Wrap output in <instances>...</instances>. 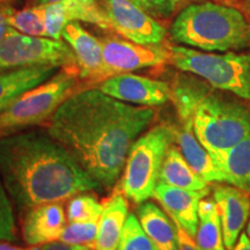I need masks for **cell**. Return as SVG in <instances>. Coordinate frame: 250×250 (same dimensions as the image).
Listing matches in <instances>:
<instances>
[{"instance_id":"obj_1","label":"cell","mask_w":250,"mask_h":250,"mask_svg":"<svg viewBox=\"0 0 250 250\" xmlns=\"http://www.w3.org/2000/svg\"><path fill=\"white\" fill-rule=\"evenodd\" d=\"M151 107L127 104L99 88L77 90L49 118L46 131L103 188L116 183L132 144L152 121Z\"/></svg>"},{"instance_id":"obj_2","label":"cell","mask_w":250,"mask_h":250,"mask_svg":"<svg viewBox=\"0 0 250 250\" xmlns=\"http://www.w3.org/2000/svg\"><path fill=\"white\" fill-rule=\"evenodd\" d=\"M0 177L21 214L102 188L48 131L0 138Z\"/></svg>"},{"instance_id":"obj_3","label":"cell","mask_w":250,"mask_h":250,"mask_svg":"<svg viewBox=\"0 0 250 250\" xmlns=\"http://www.w3.org/2000/svg\"><path fill=\"white\" fill-rule=\"evenodd\" d=\"M171 90L180 118H191L197 139L212 158L250 134V110L241 103L223 98L204 83L188 76H179Z\"/></svg>"},{"instance_id":"obj_4","label":"cell","mask_w":250,"mask_h":250,"mask_svg":"<svg viewBox=\"0 0 250 250\" xmlns=\"http://www.w3.org/2000/svg\"><path fill=\"white\" fill-rule=\"evenodd\" d=\"M170 36L174 42L203 51H239L250 48V22L234 7L197 2L177 14Z\"/></svg>"},{"instance_id":"obj_5","label":"cell","mask_w":250,"mask_h":250,"mask_svg":"<svg viewBox=\"0 0 250 250\" xmlns=\"http://www.w3.org/2000/svg\"><path fill=\"white\" fill-rule=\"evenodd\" d=\"M170 62L179 70L204 79L215 89L250 100V52H202L170 45Z\"/></svg>"},{"instance_id":"obj_6","label":"cell","mask_w":250,"mask_h":250,"mask_svg":"<svg viewBox=\"0 0 250 250\" xmlns=\"http://www.w3.org/2000/svg\"><path fill=\"white\" fill-rule=\"evenodd\" d=\"M79 73L61 68L42 85L28 90L0 112V138L35 126L55 114L78 89Z\"/></svg>"},{"instance_id":"obj_7","label":"cell","mask_w":250,"mask_h":250,"mask_svg":"<svg viewBox=\"0 0 250 250\" xmlns=\"http://www.w3.org/2000/svg\"><path fill=\"white\" fill-rule=\"evenodd\" d=\"M174 142V129L156 125L131 146L122 175L120 190L124 197L140 204L154 196L162 162Z\"/></svg>"},{"instance_id":"obj_8","label":"cell","mask_w":250,"mask_h":250,"mask_svg":"<svg viewBox=\"0 0 250 250\" xmlns=\"http://www.w3.org/2000/svg\"><path fill=\"white\" fill-rule=\"evenodd\" d=\"M35 66H56L79 73L76 55L64 40L24 35L9 27L0 44L1 71Z\"/></svg>"},{"instance_id":"obj_9","label":"cell","mask_w":250,"mask_h":250,"mask_svg":"<svg viewBox=\"0 0 250 250\" xmlns=\"http://www.w3.org/2000/svg\"><path fill=\"white\" fill-rule=\"evenodd\" d=\"M102 42L103 66L101 83L108 78L146 67L170 62L169 46L144 45L121 39H104Z\"/></svg>"},{"instance_id":"obj_10","label":"cell","mask_w":250,"mask_h":250,"mask_svg":"<svg viewBox=\"0 0 250 250\" xmlns=\"http://www.w3.org/2000/svg\"><path fill=\"white\" fill-rule=\"evenodd\" d=\"M110 29L131 42L149 45L164 42L167 30L132 0H103Z\"/></svg>"},{"instance_id":"obj_11","label":"cell","mask_w":250,"mask_h":250,"mask_svg":"<svg viewBox=\"0 0 250 250\" xmlns=\"http://www.w3.org/2000/svg\"><path fill=\"white\" fill-rule=\"evenodd\" d=\"M98 88L111 98L143 107H155L173 98L167 83L132 73H122L100 83Z\"/></svg>"},{"instance_id":"obj_12","label":"cell","mask_w":250,"mask_h":250,"mask_svg":"<svg viewBox=\"0 0 250 250\" xmlns=\"http://www.w3.org/2000/svg\"><path fill=\"white\" fill-rule=\"evenodd\" d=\"M46 35L61 40L62 31L68 23L83 22L96 24L102 29H110L108 18L98 0H62L44 6Z\"/></svg>"},{"instance_id":"obj_13","label":"cell","mask_w":250,"mask_h":250,"mask_svg":"<svg viewBox=\"0 0 250 250\" xmlns=\"http://www.w3.org/2000/svg\"><path fill=\"white\" fill-rule=\"evenodd\" d=\"M208 193V191H191L159 181L154 197L164 206L174 223L195 239L199 223V203Z\"/></svg>"},{"instance_id":"obj_14","label":"cell","mask_w":250,"mask_h":250,"mask_svg":"<svg viewBox=\"0 0 250 250\" xmlns=\"http://www.w3.org/2000/svg\"><path fill=\"white\" fill-rule=\"evenodd\" d=\"M213 199L220 215L225 246L227 250H233L248 221L250 201L242 190L233 186L215 187Z\"/></svg>"},{"instance_id":"obj_15","label":"cell","mask_w":250,"mask_h":250,"mask_svg":"<svg viewBox=\"0 0 250 250\" xmlns=\"http://www.w3.org/2000/svg\"><path fill=\"white\" fill-rule=\"evenodd\" d=\"M66 220L62 202L36 206L24 214L22 223L23 240L29 246L58 241L66 226Z\"/></svg>"},{"instance_id":"obj_16","label":"cell","mask_w":250,"mask_h":250,"mask_svg":"<svg viewBox=\"0 0 250 250\" xmlns=\"http://www.w3.org/2000/svg\"><path fill=\"white\" fill-rule=\"evenodd\" d=\"M62 39L71 46L79 65V78L101 83L103 66L102 42L79 22H71L62 31Z\"/></svg>"},{"instance_id":"obj_17","label":"cell","mask_w":250,"mask_h":250,"mask_svg":"<svg viewBox=\"0 0 250 250\" xmlns=\"http://www.w3.org/2000/svg\"><path fill=\"white\" fill-rule=\"evenodd\" d=\"M182 126L174 130V140L191 168L205 182H225L224 174L219 169L212 155L197 139L190 117L180 118Z\"/></svg>"},{"instance_id":"obj_18","label":"cell","mask_w":250,"mask_h":250,"mask_svg":"<svg viewBox=\"0 0 250 250\" xmlns=\"http://www.w3.org/2000/svg\"><path fill=\"white\" fill-rule=\"evenodd\" d=\"M59 71L56 66L22 67L0 72V112L28 90L42 85Z\"/></svg>"},{"instance_id":"obj_19","label":"cell","mask_w":250,"mask_h":250,"mask_svg":"<svg viewBox=\"0 0 250 250\" xmlns=\"http://www.w3.org/2000/svg\"><path fill=\"white\" fill-rule=\"evenodd\" d=\"M127 215L126 199L121 191H115L103 203L95 250H117Z\"/></svg>"},{"instance_id":"obj_20","label":"cell","mask_w":250,"mask_h":250,"mask_svg":"<svg viewBox=\"0 0 250 250\" xmlns=\"http://www.w3.org/2000/svg\"><path fill=\"white\" fill-rule=\"evenodd\" d=\"M137 217L158 250H180L176 225L154 203H140Z\"/></svg>"},{"instance_id":"obj_21","label":"cell","mask_w":250,"mask_h":250,"mask_svg":"<svg viewBox=\"0 0 250 250\" xmlns=\"http://www.w3.org/2000/svg\"><path fill=\"white\" fill-rule=\"evenodd\" d=\"M213 160L224 174L225 182L250 192V134Z\"/></svg>"},{"instance_id":"obj_22","label":"cell","mask_w":250,"mask_h":250,"mask_svg":"<svg viewBox=\"0 0 250 250\" xmlns=\"http://www.w3.org/2000/svg\"><path fill=\"white\" fill-rule=\"evenodd\" d=\"M159 181L173 187L191 190V191H208V182H205L192 169L191 166L188 164L179 147L173 145L166 153L160 175H159Z\"/></svg>"},{"instance_id":"obj_23","label":"cell","mask_w":250,"mask_h":250,"mask_svg":"<svg viewBox=\"0 0 250 250\" xmlns=\"http://www.w3.org/2000/svg\"><path fill=\"white\" fill-rule=\"evenodd\" d=\"M198 229L196 243L199 250H227L223 227L214 199H202L198 208Z\"/></svg>"},{"instance_id":"obj_24","label":"cell","mask_w":250,"mask_h":250,"mask_svg":"<svg viewBox=\"0 0 250 250\" xmlns=\"http://www.w3.org/2000/svg\"><path fill=\"white\" fill-rule=\"evenodd\" d=\"M9 27L24 35L48 37L46 35L45 11L43 5L14 11L8 20Z\"/></svg>"},{"instance_id":"obj_25","label":"cell","mask_w":250,"mask_h":250,"mask_svg":"<svg viewBox=\"0 0 250 250\" xmlns=\"http://www.w3.org/2000/svg\"><path fill=\"white\" fill-rule=\"evenodd\" d=\"M103 212L101 204L93 195L78 193L71 197L66 208V218L68 223L78 221H99Z\"/></svg>"},{"instance_id":"obj_26","label":"cell","mask_w":250,"mask_h":250,"mask_svg":"<svg viewBox=\"0 0 250 250\" xmlns=\"http://www.w3.org/2000/svg\"><path fill=\"white\" fill-rule=\"evenodd\" d=\"M117 250H158V248L144 230L138 217L133 213H129Z\"/></svg>"},{"instance_id":"obj_27","label":"cell","mask_w":250,"mask_h":250,"mask_svg":"<svg viewBox=\"0 0 250 250\" xmlns=\"http://www.w3.org/2000/svg\"><path fill=\"white\" fill-rule=\"evenodd\" d=\"M99 232V221H78L68 223L58 241L73 246H83L95 249Z\"/></svg>"},{"instance_id":"obj_28","label":"cell","mask_w":250,"mask_h":250,"mask_svg":"<svg viewBox=\"0 0 250 250\" xmlns=\"http://www.w3.org/2000/svg\"><path fill=\"white\" fill-rule=\"evenodd\" d=\"M17 239L13 202L0 177V242H14Z\"/></svg>"},{"instance_id":"obj_29","label":"cell","mask_w":250,"mask_h":250,"mask_svg":"<svg viewBox=\"0 0 250 250\" xmlns=\"http://www.w3.org/2000/svg\"><path fill=\"white\" fill-rule=\"evenodd\" d=\"M147 5V12L159 17H170L175 9L180 6L179 0H145Z\"/></svg>"},{"instance_id":"obj_30","label":"cell","mask_w":250,"mask_h":250,"mask_svg":"<svg viewBox=\"0 0 250 250\" xmlns=\"http://www.w3.org/2000/svg\"><path fill=\"white\" fill-rule=\"evenodd\" d=\"M15 9L7 2H0V44L9 29L8 20Z\"/></svg>"},{"instance_id":"obj_31","label":"cell","mask_w":250,"mask_h":250,"mask_svg":"<svg viewBox=\"0 0 250 250\" xmlns=\"http://www.w3.org/2000/svg\"><path fill=\"white\" fill-rule=\"evenodd\" d=\"M176 225V224H175ZM177 236H179V247L180 250H199L197 243L192 236H190L182 227L176 225Z\"/></svg>"},{"instance_id":"obj_32","label":"cell","mask_w":250,"mask_h":250,"mask_svg":"<svg viewBox=\"0 0 250 250\" xmlns=\"http://www.w3.org/2000/svg\"><path fill=\"white\" fill-rule=\"evenodd\" d=\"M83 248H85V247L67 245V243L61 241H55L51 243H45V245L30 246L29 250H81Z\"/></svg>"},{"instance_id":"obj_33","label":"cell","mask_w":250,"mask_h":250,"mask_svg":"<svg viewBox=\"0 0 250 250\" xmlns=\"http://www.w3.org/2000/svg\"><path fill=\"white\" fill-rule=\"evenodd\" d=\"M233 250H250V237L248 236V234H240L239 242H236Z\"/></svg>"},{"instance_id":"obj_34","label":"cell","mask_w":250,"mask_h":250,"mask_svg":"<svg viewBox=\"0 0 250 250\" xmlns=\"http://www.w3.org/2000/svg\"><path fill=\"white\" fill-rule=\"evenodd\" d=\"M0 250H29V248H22V247L14 246L8 241L0 242Z\"/></svg>"},{"instance_id":"obj_35","label":"cell","mask_w":250,"mask_h":250,"mask_svg":"<svg viewBox=\"0 0 250 250\" xmlns=\"http://www.w3.org/2000/svg\"><path fill=\"white\" fill-rule=\"evenodd\" d=\"M242 7L243 11H245L246 18L248 19V21L250 22V0H242Z\"/></svg>"},{"instance_id":"obj_36","label":"cell","mask_w":250,"mask_h":250,"mask_svg":"<svg viewBox=\"0 0 250 250\" xmlns=\"http://www.w3.org/2000/svg\"><path fill=\"white\" fill-rule=\"evenodd\" d=\"M62 1V0H36V5H50V4H56V2Z\"/></svg>"},{"instance_id":"obj_37","label":"cell","mask_w":250,"mask_h":250,"mask_svg":"<svg viewBox=\"0 0 250 250\" xmlns=\"http://www.w3.org/2000/svg\"><path fill=\"white\" fill-rule=\"evenodd\" d=\"M132 1L134 2V4H137L138 6H140V7L144 8L146 12H147V5H146L145 0H132Z\"/></svg>"},{"instance_id":"obj_38","label":"cell","mask_w":250,"mask_h":250,"mask_svg":"<svg viewBox=\"0 0 250 250\" xmlns=\"http://www.w3.org/2000/svg\"><path fill=\"white\" fill-rule=\"evenodd\" d=\"M247 234H248V236L250 237V220H249L248 226H247Z\"/></svg>"},{"instance_id":"obj_39","label":"cell","mask_w":250,"mask_h":250,"mask_svg":"<svg viewBox=\"0 0 250 250\" xmlns=\"http://www.w3.org/2000/svg\"><path fill=\"white\" fill-rule=\"evenodd\" d=\"M188 1H190V0H179L180 5H182V4H183V2H188Z\"/></svg>"},{"instance_id":"obj_40","label":"cell","mask_w":250,"mask_h":250,"mask_svg":"<svg viewBox=\"0 0 250 250\" xmlns=\"http://www.w3.org/2000/svg\"><path fill=\"white\" fill-rule=\"evenodd\" d=\"M81 250H95V249H93V248H87V247H85V248H83Z\"/></svg>"},{"instance_id":"obj_41","label":"cell","mask_w":250,"mask_h":250,"mask_svg":"<svg viewBox=\"0 0 250 250\" xmlns=\"http://www.w3.org/2000/svg\"><path fill=\"white\" fill-rule=\"evenodd\" d=\"M9 0H0V2H7Z\"/></svg>"},{"instance_id":"obj_42","label":"cell","mask_w":250,"mask_h":250,"mask_svg":"<svg viewBox=\"0 0 250 250\" xmlns=\"http://www.w3.org/2000/svg\"><path fill=\"white\" fill-rule=\"evenodd\" d=\"M0 72H1V68H0Z\"/></svg>"}]
</instances>
